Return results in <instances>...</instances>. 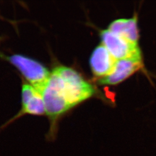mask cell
Wrapping results in <instances>:
<instances>
[{
	"mask_svg": "<svg viewBox=\"0 0 156 156\" xmlns=\"http://www.w3.org/2000/svg\"><path fill=\"white\" fill-rule=\"evenodd\" d=\"M44 102L46 115L50 121V128L46 134V140L54 142L58 133L60 119L72 108L62 88L60 78L54 71L44 87L40 92Z\"/></svg>",
	"mask_w": 156,
	"mask_h": 156,
	"instance_id": "obj_1",
	"label": "cell"
},
{
	"mask_svg": "<svg viewBox=\"0 0 156 156\" xmlns=\"http://www.w3.org/2000/svg\"><path fill=\"white\" fill-rule=\"evenodd\" d=\"M53 71L60 78L62 88L72 108L94 94L93 86L75 70L69 67H56Z\"/></svg>",
	"mask_w": 156,
	"mask_h": 156,
	"instance_id": "obj_2",
	"label": "cell"
},
{
	"mask_svg": "<svg viewBox=\"0 0 156 156\" xmlns=\"http://www.w3.org/2000/svg\"><path fill=\"white\" fill-rule=\"evenodd\" d=\"M7 59L40 93L50 78L51 73L48 69L39 62L22 55H13Z\"/></svg>",
	"mask_w": 156,
	"mask_h": 156,
	"instance_id": "obj_3",
	"label": "cell"
},
{
	"mask_svg": "<svg viewBox=\"0 0 156 156\" xmlns=\"http://www.w3.org/2000/svg\"><path fill=\"white\" fill-rule=\"evenodd\" d=\"M102 44L116 60L127 58H142L138 45L129 42L127 40L104 30L101 33Z\"/></svg>",
	"mask_w": 156,
	"mask_h": 156,
	"instance_id": "obj_4",
	"label": "cell"
},
{
	"mask_svg": "<svg viewBox=\"0 0 156 156\" xmlns=\"http://www.w3.org/2000/svg\"><path fill=\"white\" fill-rule=\"evenodd\" d=\"M22 108L19 113L13 118L3 125L0 129H2L10 123L16 120L17 118L24 115L41 116L46 114L44 102L42 95L36 89L28 84L23 85Z\"/></svg>",
	"mask_w": 156,
	"mask_h": 156,
	"instance_id": "obj_5",
	"label": "cell"
},
{
	"mask_svg": "<svg viewBox=\"0 0 156 156\" xmlns=\"http://www.w3.org/2000/svg\"><path fill=\"white\" fill-rule=\"evenodd\" d=\"M144 66L142 58H127L117 60L112 73L101 78L98 83L101 85H116L130 77Z\"/></svg>",
	"mask_w": 156,
	"mask_h": 156,
	"instance_id": "obj_6",
	"label": "cell"
},
{
	"mask_svg": "<svg viewBox=\"0 0 156 156\" xmlns=\"http://www.w3.org/2000/svg\"><path fill=\"white\" fill-rule=\"evenodd\" d=\"M116 62L106 48L101 44L93 51L90 58V65L94 75L101 79L112 73Z\"/></svg>",
	"mask_w": 156,
	"mask_h": 156,
	"instance_id": "obj_7",
	"label": "cell"
},
{
	"mask_svg": "<svg viewBox=\"0 0 156 156\" xmlns=\"http://www.w3.org/2000/svg\"><path fill=\"white\" fill-rule=\"evenodd\" d=\"M108 30L129 42L138 45L140 34L136 16L129 19L115 20L111 23Z\"/></svg>",
	"mask_w": 156,
	"mask_h": 156,
	"instance_id": "obj_8",
	"label": "cell"
}]
</instances>
